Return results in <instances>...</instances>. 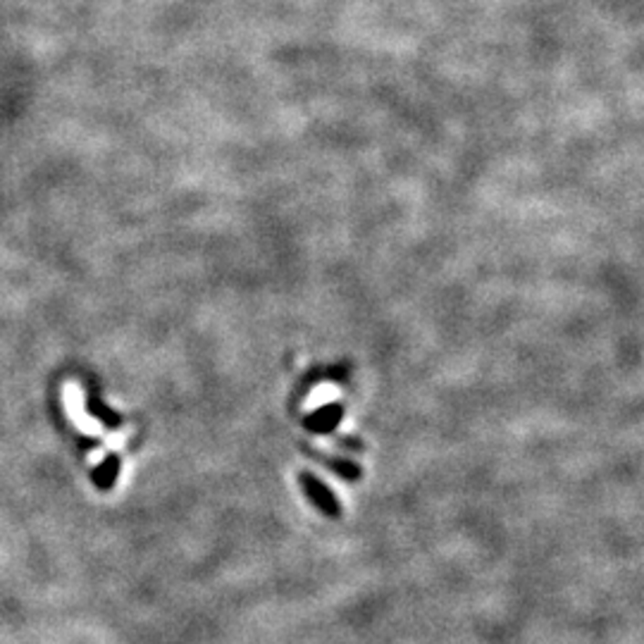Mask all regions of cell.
Returning a JSON list of instances; mask_svg holds the SVG:
<instances>
[{"label":"cell","instance_id":"obj_1","mask_svg":"<svg viewBox=\"0 0 644 644\" xmlns=\"http://www.w3.org/2000/svg\"><path fill=\"white\" fill-rule=\"evenodd\" d=\"M298 483H301V487H304L306 496H308V502L313 504V506L320 508L322 514L329 515V518H339L341 506L339 502H337V496L329 492L327 484L320 483V480H317L316 475H310V473H301Z\"/></svg>","mask_w":644,"mask_h":644},{"label":"cell","instance_id":"obj_2","mask_svg":"<svg viewBox=\"0 0 644 644\" xmlns=\"http://www.w3.org/2000/svg\"><path fill=\"white\" fill-rule=\"evenodd\" d=\"M310 456H313V459H317V461L322 459V463L329 465V468H332V471H335L337 475L347 477V480H358V477H360L358 468H356V465H353V463H348V461L327 459V456H320V453H316V452H310Z\"/></svg>","mask_w":644,"mask_h":644}]
</instances>
